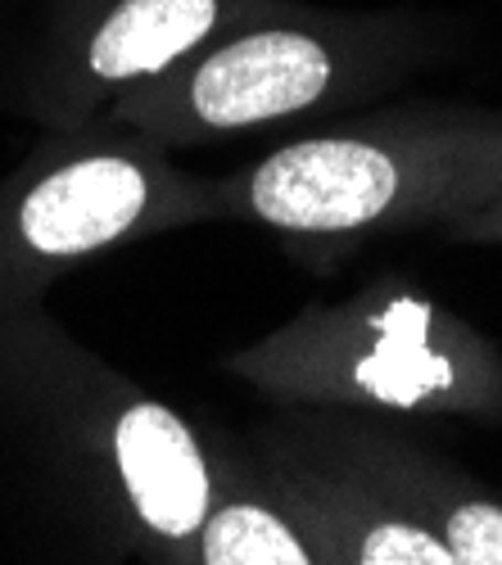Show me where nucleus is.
Wrapping results in <instances>:
<instances>
[{"label":"nucleus","mask_w":502,"mask_h":565,"mask_svg":"<svg viewBox=\"0 0 502 565\" xmlns=\"http://www.w3.org/2000/svg\"><path fill=\"white\" fill-rule=\"evenodd\" d=\"M398 168L357 140H303L254 177V209L286 231H349L389 209Z\"/></svg>","instance_id":"nucleus-1"},{"label":"nucleus","mask_w":502,"mask_h":565,"mask_svg":"<svg viewBox=\"0 0 502 565\" xmlns=\"http://www.w3.org/2000/svg\"><path fill=\"white\" fill-rule=\"evenodd\" d=\"M331 82V60L312 36L258 32L217 51L191 86V105L213 127H249L312 105Z\"/></svg>","instance_id":"nucleus-2"},{"label":"nucleus","mask_w":502,"mask_h":565,"mask_svg":"<svg viewBox=\"0 0 502 565\" xmlns=\"http://www.w3.org/2000/svg\"><path fill=\"white\" fill-rule=\"evenodd\" d=\"M146 177L127 159H82L45 177L23 200L19 226L36 254H86L100 249L141 217Z\"/></svg>","instance_id":"nucleus-3"},{"label":"nucleus","mask_w":502,"mask_h":565,"mask_svg":"<svg viewBox=\"0 0 502 565\" xmlns=\"http://www.w3.org/2000/svg\"><path fill=\"white\" fill-rule=\"evenodd\" d=\"M118 470L146 525L186 539L204 525L209 511V470L181 420L159 403H136L118 420Z\"/></svg>","instance_id":"nucleus-4"},{"label":"nucleus","mask_w":502,"mask_h":565,"mask_svg":"<svg viewBox=\"0 0 502 565\" xmlns=\"http://www.w3.org/2000/svg\"><path fill=\"white\" fill-rule=\"evenodd\" d=\"M213 19L217 0H122L90 41V68L109 82L154 73L186 55Z\"/></svg>","instance_id":"nucleus-5"},{"label":"nucleus","mask_w":502,"mask_h":565,"mask_svg":"<svg viewBox=\"0 0 502 565\" xmlns=\"http://www.w3.org/2000/svg\"><path fill=\"white\" fill-rule=\"evenodd\" d=\"M430 308L417 299H394L376 317V349L357 362V385L381 403L417 407L452 385V366L426 344Z\"/></svg>","instance_id":"nucleus-6"},{"label":"nucleus","mask_w":502,"mask_h":565,"mask_svg":"<svg viewBox=\"0 0 502 565\" xmlns=\"http://www.w3.org/2000/svg\"><path fill=\"white\" fill-rule=\"evenodd\" d=\"M209 565H303V543L258 507H226L204 525Z\"/></svg>","instance_id":"nucleus-7"},{"label":"nucleus","mask_w":502,"mask_h":565,"mask_svg":"<svg viewBox=\"0 0 502 565\" xmlns=\"http://www.w3.org/2000/svg\"><path fill=\"white\" fill-rule=\"evenodd\" d=\"M452 565H502V507L467 502L448 515L444 534Z\"/></svg>","instance_id":"nucleus-8"},{"label":"nucleus","mask_w":502,"mask_h":565,"mask_svg":"<svg viewBox=\"0 0 502 565\" xmlns=\"http://www.w3.org/2000/svg\"><path fill=\"white\" fill-rule=\"evenodd\" d=\"M362 561L367 565H452L444 539L413 530V525H381L362 539Z\"/></svg>","instance_id":"nucleus-9"}]
</instances>
